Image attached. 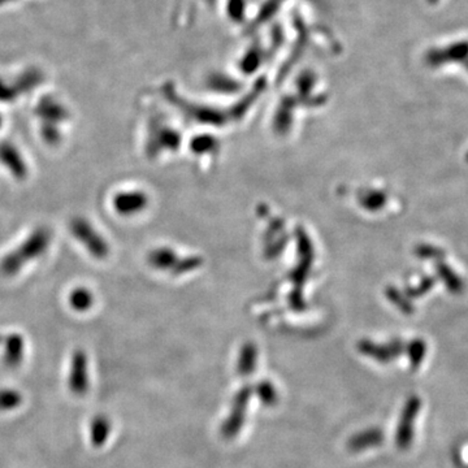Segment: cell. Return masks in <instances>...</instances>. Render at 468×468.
<instances>
[{"mask_svg": "<svg viewBox=\"0 0 468 468\" xmlns=\"http://www.w3.org/2000/svg\"><path fill=\"white\" fill-rule=\"evenodd\" d=\"M52 233L47 226H38L29 234L21 245L17 246L8 253L0 262L1 275L12 277L16 276L21 269L42 257L51 245Z\"/></svg>", "mask_w": 468, "mask_h": 468, "instance_id": "1", "label": "cell"}, {"mask_svg": "<svg viewBox=\"0 0 468 468\" xmlns=\"http://www.w3.org/2000/svg\"><path fill=\"white\" fill-rule=\"evenodd\" d=\"M70 233L73 237L86 247V250L96 259H105L108 253L109 247L105 242V238L96 232L90 222H87L85 217L76 216L70 222Z\"/></svg>", "mask_w": 468, "mask_h": 468, "instance_id": "2", "label": "cell"}, {"mask_svg": "<svg viewBox=\"0 0 468 468\" xmlns=\"http://www.w3.org/2000/svg\"><path fill=\"white\" fill-rule=\"evenodd\" d=\"M254 393V387L250 385L242 386L233 399L232 411L226 421L222 423V434L226 440H233L234 437L241 432L246 421L247 405Z\"/></svg>", "mask_w": 468, "mask_h": 468, "instance_id": "3", "label": "cell"}, {"mask_svg": "<svg viewBox=\"0 0 468 468\" xmlns=\"http://www.w3.org/2000/svg\"><path fill=\"white\" fill-rule=\"evenodd\" d=\"M421 409V398L411 396L407 398L403 410L401 412V418L398 421L397 433H396V444L399 450H407L414 440V423L416 421Z\"/></svg>", "mask_w": 468, "mask_h": 468, "instance_id": "4", "label": "cell"}, {"mask_svg": "<svg viewBox=\"0 0 468 468\" xmlns=\"http://www.w3.org/2000/svg\"><path fill=\"white\" fill-rule=\"evenodd\" d=\"M68 386L76 396H83L89 390V361L86 352L81 349L72 354Z\"/></svg>", "mask_w": 468, "mask_h": 468, "instance_id": "5", "label": "cell"}, {"mask_svg": "<svg viewBox=\"0 0 468 468\" xmlns=\"http://www.w3.org/2000/svg\"><path fill=\"white\" fill-rule=\"evenodd\" d=\"M0 163L11 172L16 180L23 181L28 177L29 171L21 152L8 140L0 142Z\"/></svg>", "mask_w": 468, "mask_h": 468, "instance_id": "6", "label": "cell"}, {"mask_svg": "<svg viewBox=\"0 0 468 468\" xmlns=\"http://www.w3.org/2000/svg\"><path fill=\"white\" fill-rule=\"evenodd\" d=\"M3 362L8 368H17L25 357V339L19 333L3 336Z\"/></svg>", "mask_w": 468, "mask_h": 468, "instance_id": "7", "label": "cell"}, {"mask_svg": "<svg viewBox=\"0 0 468 468\" xmlns=\"http://www.w3.org/2000/svg\"><path fill=\"white\" fill-rule=\"evenodd\" d=\"M358 349L361 350L363 355H367L379 362L387 363L402 354L403 346L401 342H392L387 346H381L370 341H361L358 345Z\"/></svg>", "mask_w": 468, "mask_h": 468, "instance_id": "8", "label": "cell"}, {"mask_svg": "<svg viewBox=\"0 0 468 468\" xmlns=\"http://www.w3.org/2000/svg\"><path fill=\"white\" fill-rule=\"evenodd\" d=\"M384 432L380 428H370L357 433L348 441V449L352 453H361L367 449L383 444Z\"/></svg>", "mask_w": 468, "mask_h": 468, "instance_id": "9", "label": "cell"}, {"mask_svg": "<svg viewBox=\"0 0 468 468\" xmlns=\"http://www.w3.org/2000/svg\"><path fill=\"white\" fill-rule=\"evenodd\" d=\"M36 115L42 118V123H52L56 125L70 117L68 111L63 105L50 98L41 100L36 108Z\"/></svg>", "mask_w": 468, "mask_h": 468, "instance_id": "10", "label": "cell"}, {"mask_svg": "<svg viewBox=\"0 0 468 468\" xmlns=\"http://www.w3.org/2000/svg\"><path fill=\"white\" fill-rule=\"evenodd\" d=\"M90 443L95 447H100L108 441L111 433V421L105 415L95 416L90 423Z\"/></svg>", "mask_w": 468, "mask_h": 468, "instance_id": "11", "label": "cell"}, {"mask_svg": "<svg viewBox=\"0 0 468 468\" xmlns=\"http://www.w3.org/2000/svg\"><path fill=\"white\" fill-rule=\"evenodd\" d=\"M114 203H115V209L120 213L130 215V213H134V212L140 211L143 207L145 197L140 193H138V191L121 193V194L116 195Z\"/></svg>", "mask_w": 468, "mask_h": 468, "instance_id": "12", "label": "cell"}, {"mask_svg": "<svg viewBox=\"0 0 468 468\" xmlns=\"http://www.w3.org/2000/svg\"><path fill=\"white\" fill-rule=\"evenodd\" d=\"M68 302L74 311L85 312V311L90 310L94 304L93 292H90L87 288H83V286L74 288L70 292Z\"/></svg>", "mask_w": 468, "mask_h": 468, "instance_id": "13", "label": "cell"}, {"mask_svg": "<svg viewBox=\"0 0 468 468\" xmlns=\"http://www.w3.org/2000/svg\"><path fill=\"white\" fill-rule=\"evenodd\" d=\"M255 365H257V349L254 345L248 343L244 346V349L241 351L237 371L242 377H247L254 372Z\"/></svg>", "mask_w": 468, "mask_h": 468, "instance_id": "14", "label": "cell"}, {"mask_svg": "<svg viewBox=\"0 0 468 468\" xmlns=\"http://www.w3.org/2000/svg\"><path fill=\"white\" fill-rule=\"evenodd\" d=\"M254 393L257 394L259 401L267 407L275 406L279 402L277 389L269 381L257 383V386L254 387Z\"/></svg>", "mask_w": 468, "mask_h": 468, "instance_id": "15", "label": "cell"}, {"mask_svg": "<svg viewBox=\"0 0 468 468\" xmlns=\"http://www.w3.org/2000/svg\"><path fill=\"white\" fill-rule=\"evenodd\" d=\"M23 403V396L14 389L0 390V411H12L20 407Z\"/></svg>", "mask_w": 468, "mask_h": 468, "instance_id": "16", "label": "cell"}, {"mask_svg": "<svg viewBox=\"0 0 468 468\" xmlns=\"http://www.w3.org/2000/svg\"><path fill=\"white\" fill-rule=\"evenodd\" d=\"M425 343L421 339H414L409 345V358L411 367L415 370L421 365V361L425 357Z\"/></svg>", "mask_w": 468, "mask_h": 468, "instance_id": "17", "label": "cell"}, {"mask_svg": "<svg viewBox=\"0 0 468 468\" xmlns=\"http://www.w3.org/2000/svg\"><path fill=\"white\" fill-rule=\"evenodd\" d=\"M42 138L50 146H56L61 142V133L56 124L52 123H42L41 125Z\"/></svg>", "mask_w": 468, "mask_h": 468, "instance_id": "18", "label": "cell"}, {"mask_svg": "<svg viewBox=\"0 0 468 468\" xmlns=\"http://www.w3.org/2000/svg\"><path fill=\"white\" fill-rule=\"evenodd\" d=\"M1 124H3V118H1V115H0V128H1Z\"/></svg>", "mask_w": 468, "mask_h": 468, "instance_id": "19", "label": "cell"}, {"mask_svg": "<svg viewBox=\"0 0 468 468\" xmlns=\"http://www.w3.org/2000/svg\"><path fill=\"white\" fill-rule=\"evenodd\" d=\"M467 160H468V155H467Z\"/></svg>", "mask_w": 468, "mask_h": 468, "instance_id": "20", "label": "cell"}]
</instances>
